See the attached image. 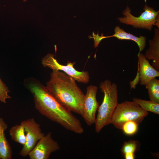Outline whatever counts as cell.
<instances>
[{
    "instance_id": "obj_10",
    "label": "cell",
    "mask_w": 159,
    "mask_h": 159,
    "mask_svg": "<svg viewBox=\"0 0 159 159\" xmlns=\"http://www.w3.org/2000/svg\"><path fill=\"white\" fill-rule=\"evenodd\" d=\"M138 57L140 84L141 85L145 86L152 79L159 76V72L150 64L142 53H139Z\"/></svg>"
},
{
    "instance_id": "obj_1",
    "label": "cell",
    "mask_w": 159,
    "mask_h": 159,
    "mask_svg": "<svg viewBox=\"0 0 159 159\" xmlns=\"http://www.w3.org/2000/svg\"><path fill=\"white\" fill-rule=\"evenodd\" d=\"M24 83L33 95L36 109L41 114L72 132L79 134L84 132L80 120L60 103L46 86L32 77L25 80Z\"/></svg>"
},
{
    "instance_id": "obj_11",
    "label": "cell",
    "mask_w": 159,
    "mask_h": 159,
    "mask_svg": "<svg viewBox=\"0 0 159 159\" xmlns=\"http://www.w3.org/2000/svg\"><path fill=\"white\" fill-rule=\"evenodd\" d=\"M115 33L108 36H103L101 33V36L97 35L96 37L97 41L100 42L102 39L107 38L115 37L120 40H130L135 42L138 44L139 49V52L141 53L144 49L146 44V38L144 36L138 37L130 33H127L118 26H116L114 30Z\"/></svg>"
},
{
    "instance_id": "obj_5",
    "label": "cell",
    "mask_w": 159,
    "mask_h": 159,
    "mask_svg": "<svg viewBox=\"0 0 159 159\" xmlns=\"http://www.w3.org/2000/svg\"><path fill=\"white\" fill-rule=\"evenodd\" d=\"M144 11L139 17H135L131 13L130 8L127 6L123 11V17L118 18L120 23L132 26L134 27L145 28L151 30L153 26L159 28V11H155L153 8L145 4Z\"/></svg>"
},
{
    "instance_id": "obj_15",
    "label": "cell",
    "mask_w": 159,
    "mask_h": 159,
    "mask_svg": "<svg viewBox=\"0 0 159 159\" xmlns=\"http://www.w3.org/2000/svg\"><path fill=\"white\" fill-rule=\"evenodd\" d=\"M11 140L24 145L26 142L25 133L23 126L20 123L11 127L9 130Z\"/></svg>"
},
{
    "instance_id": "obj_20",
    "label": "cell",
    "mask_w": 159,
    "mask_h": 159,
    "mask_svg": "<svg viewBox=\"0 0 159 159\" xmlns=\"http://www.w3.org/2000/svg\"><path fill=\"white\" fill-rule=\"evenodd\" d=\"M24 0V1H26V0Z\"/></svg>"
},
{
    "instance_id": "obj_8",
    "label": "cell",
    "mask_w": 159,
    "mask_h": 159,
    "mask_svg": "<svg viewBox=\"0 0 159 159\" xmlns=\"http://www.w3.org/2000/svg\"><path fill=\"white\" fill-rule=\"evenodd\" d=\"M60 149L58 143L49 132L37 142L28 155L30 159H48L52 153Z\"/></svg>"
},
{
    "instance_id": "obj_3",
    "label": "cell",
    "mask_w": 159,
    "mask_h": 159,
    "mask_svg": "<svg viewBox=\"0 0 159 159\" xmlns=\"http://www.w3.org/2000/svg\"><path fill=\"white\" fill-rule=\"evenodd\" d=\"M117 86L109 80L101 82L100 88L104 94V98L98 109L96 118L95 130L99 132L105 126L110 124L113 112L118 104Z\"/></svg>"
},
{
    "instance_id": "obj_14",
    "label": "cell",
    "mask_w": 159,
    "mask_h": 159,
    "mask_svg": "<svg viewBox=\"0 0 159 159\" xmlns=\"http://www.w3.org/2000/svg\"><path fill=\"white\" fill-rule=\"evenodd\" d=\"M140 143L137 140H130L124 143L121 151L125 159H134L135 154L139 150Z\"/></svg>"
},
{
    "instance_id": "obj_17",
    "label": "cell",
    "mask_w": 159,
    "mask_h": 159,
    "mask_svg": "<svg viewBox=\"0 0 159 159\" xmlns=\"http://www.w3.org/2000/svg\"><path fill=\"white\" fill-rule=\"evenodd\" d=\"M133 101L138 104L145 111L151 112L157 115L159 114V103L151 100L148 101L135 98H133Z\"/></svg>"
},
{
    "instance_id": "obj_6",
    "label": "cell",
    "mask_w": 159,
    "mask_h": 159,
    "mask_svg": "<svg viewBox=\"0 0 159 159\" xmlns=\"http://www.w3.org/2000/svg\"><path fill=\"white\" fill-rule=\"evenodd\" d=\"M42 64L44 67H48L52 70L63 71L76 81L84 84L88 83L90 80L89 72L87 71H80L74 67L75 62H67L66 65L60 64L54 57V55L49 53L42 58Z\"/></svg>"
},
{
    "instance_id": "obj_19",
    "label": "cell",
    "mask_w": 159,
    "mask_h": 159,
    "mask_svg": "<svg viewBox=\"0 0 159 159\" xmlns=\"http://www.w3.org/2000/svg\"><path fill=\"white\" fill-rule=\"evenodd\" d=\"M10 92L9 88L3 82L0 77V102L6 103V100L11 98L9 95Z\"/></svg>"
},
{
    "instance_id": "obj_18",
    "label": "cell",
    "mask_w": 159,
    "mask_h": 159,
    "mask_svg": "<svg viewBox=\"0 0 159 159\" xmlns=\"http://www.w3.org/2000/svg\"><path fill=\"white\" fill-rule=\"evenodd\" d=\"M138 124L132 121H129L125 122L122 125L121 130L126 135H132L137 132Z\"/></svg>"
},
{
    "instance_id": "obj_9",
    "label": "cell",
    "mask_w": 159,
    "mask_h": 159,
    "mask_svg": "<svg viewBox=\"0 0 159 159\" xmlns=\"http://www.w3.org/2000/svg\"><path fill=\"white\" fill-rule=\"evenodd\" d=\"M97 90V86L91 85L88 86L86 89L82 117L88 126H91L95 122L96 112L99 106L96 98Z\"/></svg>"
},
{
    "instance_id": "obj_7",
    "label": "cell",
    "mask_w": 159,
    "mask_h": 159,
    "mask_svg": "<svg viewBox=\"0 0 159 159\" xmlns=\"http://www.w3.org/2000/svg\"><path fill=\"white\" fill-rule=\"evenodd\" d=\"M21 123L24 127L26 140L19 154L22 157H25L45 135L42 131L40 125L34 118L23 120Z\"/></svg>"
},
{
    "instance_id": "obj_16",
    "label": "cell",
    "mask_w": 159,
    "mask_h": 159,
    "mask_svg": "<svg viewBox=\"0 0 159 159\" xmlns=\"http://www.w3.org/2000/svg\"><path fill=\"white\" fill-rule=\"evenodd\" d=\"M145 86L150 100L159 103V80L154 78Z\"/></svg>"
},
{
    "instance_id": "obj_2",
    "label": "cell",
    "mask_w": 159,
    "mask_h": 159,
    "mask_svg": "<svg viewBox=\"0 0 159 159\" xmlns=\"http://www.w3.org/2000/svg\"><path fill=\"white\" fill-rule=\"evenodd\" d=\"M46 87L62 105L83 117L85 95L73 78L62 71L52 70Z\"/></svg>"
},
{
    "instance_id": "obj_13",
    "label": "cell",
    "mask_w": 159,
    "mask_h": 159,
    "mask_svg": "<svg viewBox=\"0 0 159 159\" xmlns=\"http://www.w3.org/2000/svg\"><path fill=\"white\" fill-rule=\"evenodd\" d=\"M8 125L3 118L0 117V159H11L12 152L5 135Z\"/></svg>"
},
{
    "instance_id": "obj_4",
    "label": "cell",
    "mask_w": 159,
    "mask_h": 159,
    "mask_svg": "<svg viewBox=\"0 0 159 159\" xmlns=\"http://www.w3.org/2000/svg\"><path fill=\"white\" fill-rule=\"evenodd\" d=\"M148 114V112L134 102L125 101L118 103L112 115L110 124L121 130L123 125L129 121L139 125Z\"/></svg>"
},
{
    "instance_id": "obj_12",
    "label": "cell",
    "mask_w": 159,
    "mask_h": 159,
    "mask_svg": "<svg viewBox=\"0 0 159 159\" xmlns=\"http://www.w3.org/2000/svg\"><path fill=\"white\" fill-rule=\"evenodd\" d=\"M155 31L153 39L149 40L150 47L144 55L147 59L152 60V66L159 71V32L157 29H155Z\"/></svg>"
}]
</instances>
